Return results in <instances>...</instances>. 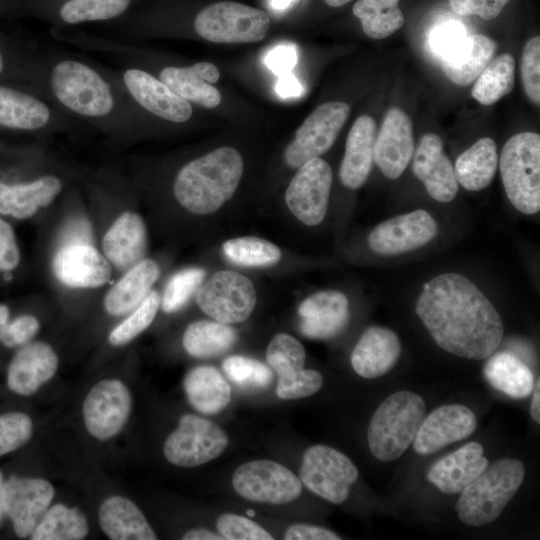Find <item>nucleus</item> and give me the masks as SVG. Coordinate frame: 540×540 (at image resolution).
I'll list each match as a JSON object with an SVG mask.
<instances>
[{
	"label": "nucleus",
	"instance_id": "aec40b11",
	"mask_svg": "<svg viewBox=\"0 0 540 540\" xmlns=\"http://www.w3.org/2000/svg\"><path fill=\"white\" fill-rule=\"evenodd\" d=\"M65 186V176L56 171H44L20 182L0 180V215L15 220L30 219L54 203Z\"/></svg>",
	"mask_w": 540,
	"mask_h": 540
},
{
	"label": "nucleus",
	"instance_id": "69168bd1",
	"mask_svg": "<svg viewBox=\"0 0 540 540\" xmlns=\"http://www.w3.org/2000/svg\"><path fill=\"white\" fill-rule=\"evenodd\" d=\"M296 0H270V5L274 10H285Z\"/></svg>",
	"mask_w": 540,
	"mask_h": 540
},
{
	"label": "nucleus",
	"instance_id": "0eeeda50",
	"mask_svg": "<svg viewBox=\"0 0 540 540\" xmlns=\"http://www.w3.org/2000/svg\"><path fill=\"white\" fill-rule=\"evenodd\" d=\"M270 17L255 7L233 2L213 3L197 13L193 28L198 36L214 43H252L262 40Z\"/></svg>",
	"mask_w": 540,
	"mask_h": 540
},
{
	"label": "nucleus",
	"instance_id": "423d86ee",
	"mask_svg": "<svg viewBox=\"0 0 540 540\" xmlns=\"http://www.w3.org/2000/svg\"><path fill=\"white\" fill-rule=\"evenodd\" d=\"M500 174L511 204L524 214L540 209V135L521 132L503 146Z\"/></svg>",
	"mask_w": 540,
	"mask_h": 540
},
{
	"label": "nucleus",
	"instance_id": "2eb2a0df",
	"mask_svg": "<svg viewBox=\"0 0 540 540\" xmlns=\"http://www.w3.org/2000/svg\"><path fill=\"white\" fill-rule=\"evenodd\" d=\"M132 395L119 379H103L87 393L82 405V416L87 432L100 441L118 435L125 427L132 411Z\"/></svg>",
	"mask_w": 540,
	"mask_h": 540
},
{
	"label": "nucleus",
	"instance_id": "4d7b16f0",
	"mask_svg": "<svg viewBox=\"0 0 540 540\" xmlns=\"http://www.w3.org/2000/svg\"><path fill=\"white\" fill-rule=\"evenodd\" d=\"M285 540H340L341 537L323 527L309 524H295L290 526L285 534Z\"/></svg>",
	"mask_w": 540,
	"mask_h": 540
},
{
	"label": "nucleus",
	"instance_id": "9d476101",
	"mask_svg": "<svg viewBox=\"0 0 540 540\" xmlns=\"http://www.w3.org/2000/svg\"><path fill=\"white\" fill-rule=\"evenodd\" d=\"M358 478V469L342 452L326 445L309 447L299 469L301 483L315 495L341 504Z\"/></svg>",
	"mask_w": 540,
	"mask_h": 540
},
{
	"label": "nucleus",
	"instance_id": "7ed1b4c3",
	"mask_svg": "<svg viewBox=\"0 0 540 540\" xmlns=\"http://www.w3.org/2000/svg\"><path fill=\"white\" fill-rule=\"evenodd\" d=\"M243 169L242 156L236 149L217 148L178 170L173 180V195L188 212L211 214L233 196Z\"/></svg>",
	"mask_w": 540,
	"mask_h": 540
},
{
	"label": "nucleus",
	"instance_id": "f8f14e48",
	"mask_svg": "<svg viewBox=\"0 0 540 540\" xmlns=\"http://www.w3.org/2000/svg\"><path fill=\"white\" fill-rule=\"evenodd\" d=\"M196 302L205 314L218 322L240 323L252 314L256 291L246 276L221 270L201 283L196 291Z\"/></svg>",
	"mask_w": 540,
	"mask_h": 540
},
{
	"label": "nucleus",
	"instance_id": "e2e57ef3",
	"mask_svg": "<svg viewBox=\"0 0 540 540\" xmlns=\"http://www.w3.org/2000/svg\"><path fill=\"white\" fill-rule=\"evenodd\" d=\"M10 321V308L5 303H0V340Z\"/></svg>",
	"mask_w": 540,
	"mask_h": 540
},
{
	"label": "nucleus",
	"instance_id": "f03ea898",
	"mask_svg": "<svg viewBox=\"0 0 540 540\" xmlns=\"http://www.w3.org/2000/svg\"><path fill=\"white\" fill-rule=\"evenodd\" d=\"M43 93L73 119L126 142L140 125V110L110 70L69 55L44 56Z\"/></svg>",
	"mask_w": 540,
	"mask_h": 540
},
{
	"label": "nucleus",
	"instance_id": "f704fd0d",
	"mask_svg": "<svg viewBox=\"0 0 540 540\" xmlns=\"http://www.w3.org/2000/svg\"><path fill=\"white\" fill-rule=\"evenodd\" d=\"M183 389L189 404L203 414L222 411L231 400V388L214 367L201 365L187 372Z\"/></svg>",
	"mask_w": 540,
	"mask_h": 540
},
{
	"label": "nucleus",
	"instance_id": "58836bf2",
	"mask_svg": "<svg viewBox=\"0 0 540 540\" xmlns=\"http://www.w3.org/2000/svg\"><path fill=\"white\" fill-rule=\"evenodd\" d=\"M170 89L188 102L206 108H215L221 102V94L198 73L195 64L190 66L165 65L156 76Z\"/></svg>",
	"mask_w": 540,
	"mask_h": 540
},
{
	"label": "nucleus",
	"instance_id": "052dcab7",
	"mask_svg": "<svg viewBox=\"0 0 540 540\" xmlns=\"http://www.w3.org/2000/svg\"><path fill=\"white\" fill-rule=\"evenodd\" d=\"M183 540H223L224 538L218 533H214L207 529H192L187 531Z\"/></svg>",
	"mask_w": 540,
	"mask_h": 540
},
{
	"label": "nucleus",
	"instance_id": "473e14b6",
	"mask_svg": "<svg viewBox=\"0 0 540 540\" xmlns=\"http://www.w3.org/2000/svg\"><path fill=\"white\" fill-rule=\"evenodd\" d=\"M496 49V42L487 36H464L440 57L442 70L455 85L469 86L492 60Z\"/></svg>",
	"mask_w": 540,
	"mask_h": 540
},
{
	"label": "nucleus",
	"instance_id": "79ce46f5",
	"mask_svg": "<svg viewBox=\"0 0 540 540\" xmlns=\"http://www.w3.org/2000/svg\"><path fill=\"white\" fill-rule=\"evenodd\" d=\"M515 83L514 58L504 53L491 60L475 80L471 95L482 105H491L509 94Z\"/></svg>",
	"mask_w": 540,
	"mask_h": 540
},
{
	"label": "nucleus",
	"instance_id": "412c9836",
	"mask_svg": "<svg viewBox=\"0 0 540 540\" xmlns=\"http://www.w3.org/2000/svg\"><path fill=\"white\" fill-rule=\"evenodd\" d=\"M438 233V225L425 210L398 215L378 224L369 234L371 250L380 255H399L421 248Z\"/></svg>",
	"mask_w": 540,
	"mask_h": 540
},
{
	"label": "nucleus",
	"instance_id": "7c9ffc66",
	"mask_svg": "<svg viewBox=\"0 0 540 540\" xmlns=\"http://www.w3.org/2000/svg\"><path fill=\"white\" fill-rule=\"evenodd\" d=\"M401 355L397 334L386 327H369L360 337L351 353L353 370L366 379L388 373Z\"/></svg>",
	"mask_w": 540,
	"mask_h": 540
},
{
	"label": "nucleus",
	"instance_id": "5fc2aeb1",
	"mask_svg": "<svg viewBox=\"0 0 540 540\" xmlns=\"http://www.w3.org/2000/svg\"><path fill=\"white\" fill-rule=\"evenodd\" d=\"M265 64L276 75L290 73L297 63V51L295 45L282 43L268 51L264 58Z\"/></svg>",
	"mask_w": 540,
	"mask_h": 540
},
{
	"label": "nucleus",
	"instance_id": "bf43d9fd",
	"mask_svg": "<svg viewBox=\"0 0 540 540\" xmlns=\"http://www.w3.org/2000/svg\"><path fill=\"white\" fill-rule=\"evenodd\" d=\"M194 64L198 73L206 82L214 84L219 80L220 71L214 64L205 61Z\"/></svg>",
	"mask_w": 540,
	"mask_h": 540
},
{
	"label": "nucleus",
	"instance_id": "37998d69",
	"mask_svg": "<svg viewBox=\"0 0 540 540\" xmlns=\"http://www.w3.org/2000/svg\"><path fill=\"white\" fill-rule=\"evenodd\" d=\"M225 256L234 264L247 267L269 266L281 259L280 249L258 237H240L222 245Z\"/></svg>",
	"mask_w": 540,
	"mask_h": 540
},
{
	"label": "nucleus",
	"instance_id": "603ef678",
	"mask_svg": "<svg viewBox=\"0 0 540 540\" xmlns=\"http://www.w3.org/2000/svg\"><path fill=\"white\" fill-rule=\"evenodd\" d=\"M21 263V251L11 224L0 215V273L11 275Z\"/></svg>",
	"mask_w": 540,
	"mask_h": 540
},
{
	"label": "nucleus",
	"instance_id": "a18cd8bd",
	"mask_svg": "<svg viewBox=\"0 0 540 540\" xmlns=\"http://www.w3.org/2000/svg\"><path fill=\"white\" fill-rule=\"evenodd\" d=\"M204 277L205 271L198 267H189L174 273L160 296L162 311L171 314L184 307L190 297L196 293Z\"/></svg>",
	"mask_w": 540,
	"mask_h": 540
},
{
	"label": "nucleus",
	"instance_id": "de8ad7c7",
	"mask_svg": "<svg viewBox=\"0 0 540 540\" xmlns=\"http://www.w3.org/2000/svg\"><path fill=\"white\" fill-rule=\"evenodd\" d=\"M33 421L23 412L0 415V457L14 452L29 442L33 435Z\"/></svg>",
	"mask_w": 540,
	"mask_h": 540
},
{
	"label": "nucleus",
	"instance_id": "6ab92c4d",
	"mask_svg": "<svg viewBox=\"0 0 540 540\" xmlns=\"http://www.w3.org/2000/svg\"><path fill=\"white\" fill-rule=\"evenodd\" d=\"M332 179L330 165L319 157L298 168L286 189L285 201L291 213L303 224L316 226L324 220Z\"/></svg>",
	"mask_w": 540,
	"mask_h": 540
},
{
	"label": "nucleus",
	"instance_id": "ddd939ff",
	"mask_svg": "<svg viewBox=\"0 0 540 540\" xmlns=\"http://www.w3.org/2000/svg\"><path fill=\"white\" fill-rule=\"evenodd\" d=\"M232 486L244 499L273 505L293 502L302 492L300 479L282 464L270 460L240 465L232 476Z\"/></svg>",
	"mask_w": 540,
	"mask_h": 540
},
{
	"label": "nucleus",
	"instance_id": "a19ab883",
	"mask_svg": "<svg viewBox=\"0 0 540 540\" xmlns=\"http://www.w3.org/2000/svg\"><path fill=\"white\" fill-rule=\"evenodd\" d=\"M398 3L399 0H357L352 13L360 20L367 37L384 39L404 24V16Z\"/></svg>",
	"mask_w": 540,
	"mask_h": 540
},
{
	"label": "nucleus",
	"instance_id": "6e6552de",
	"mask_svg": "<svg viewBox=\"0 0 540 540\" xmlns=\"http://www.w3.org/2000/svg\"><path fill=\"white\" fill-rule=\"evenodd\" d=\"M111 73L125 94L143 112L176 124L191 119L193 108L190 102L149 71L124 64L121 69L112 70Z\"/></svg>",
	"mask_w": 540,
	"mask_h": 540
},
{
	"label": "nucleus",
	"instance_id": "1a4fd4ad",
	"mask_svg": "<svg viewBox=\"0 0 540 540\" xmlns=\"http://www.w3.org/2000/svg\"><path fill=\"white\" fill-rule=\"evenodd\" d=\"M51 272L61 286L89 291L109 284L114 270L99 247L83 238H73L55 250Z\"/></svg>",
	"mask_w": 540,
	"mask_h": 540
},
{
	"label": "nucleus",
	"instance_id": "4be33fe9",
	"mask_svg": "<svg viewBox=\"0 0 540 540\" xmlns=\"http://www.w3.org/2000/svg\"><path fill=\"white\" fill-rule=\"evenodd\" d=\"M53 485L44 478L11 476L5 482V512L19 538L30 537L51 506Z\"/></svg>",
	"mask_w": 540,
	"mask_h": 540
},
{
	"label": "nucleus",
	"instance_id": "dca6fc26",
	"mask_svg": "<svg viewBox=\"0 0 540 540\" xmlns=\"http://www.w3.org/2000/svg\"><path fill=\"white\" fill-rule=\"evenodd\" d=\"M349 114L350 106L341 101H330L317 107L296 130L294 140L286 147V164L299 168L327 152Z\"/></svg>",
	"mask_w": 540,
	"mask_h": 540
},
{
	"label": "nucleus",
	"instance_id": "a878e982",
	"mask_svg": "<svg viewBox=\"0 0 540 540\" xmlns=\"http://www.w3.org/2000/svg\"><path fill=\"white\" fill-rule=\"evenodd\" d=\"M59 356L44 341H31L17 349L7 368V386L20 396H31L56 374Z\"/></svg>",
	"mask_w": 540,
	"mask_h": 540
},
{
	"label": "nucleus",
	"instance_id": "39448f33",
	"mask_svg": "<svg viewBox=\"0 0 540 540\" xmlns=\"http://www.w3.org/2000/svg\"><path fill=\"white\" fill-rule=\"evenodd\" d=\"M525 477L523 463L514 458L494 462L460 493L455 509L459 519L470 526L495 521L519 490Z\"/></svg>",
	"mask_w": 540,
	"mask_h": 540
},
{
	"label": "nucleus",
	"instance_id": "680f3d73",
	"mask_svg": "<svg viewBox=\"0 0 540 540\" xmlns=\"http://www.w3.org/2000/svg\"><path fill=\"white\" fill-rule=\"evenodd\" d=\"M533 390L534 391H532L533 397L531 400L530 414L533 420L539 424L540 423V382H539V379L536 380Z\"/></svg>",
	"mask_w": 540,
	"mask_h": 540
},
{
	"label": "nucleus",
	"instance_id": "ea45409f",
	"mask_svg": "<svg viewBox=\"0 0 540 540\" xmlns=\"http://www.w3.org/2000/svg\"><path fill=\"white\" fill-rule=\"evenodd\" d=\"M89 533L85 514L77 507L57 503L48 508L36 525L32 540H81Z\"/></svg>",
	"mask_w": 540,
	"mask_h": 540
},
{
	"label": "nucleus",
	"instance_id": "e433bc0d",
	"mask_svg": "<svg viewBox=\"0 0 540 540\" xmlns=\"http://www.w3.org/2000/svg\"><path fill=\"white\" fill-rule=\"evenodd\" d=\"M498 166L497 147L492 138L484 137L462 152L454 172L457 182L466 190L479 191L493 180Z\"/></svg>",
	"mask_w": 540,
	"mask_h": 540
},
{
	"label": "nucleus",
	"instance_id": "09e8293b",
	"mask_svg": "<svg viewBox=\"0 0 540 540\" xmlns=\"http://www.w3.org/2000/svg\"><path fill=\"white\" fill-rule=\"evenodd\" d=\"M218 533L227 540H272L273 536L253 520L233 514H222L216 522Z\"/></svg>",
	"mask_w": 540,
	"mask_h": 540
},
{
	"label": "nucleus",
	"instance_id": "5701e85b",
	"mask_svg": "<svg viewBox=\"0 0 540 540\" xmlns=\"http://www.w3.org/2000/svg\"><path fill=\"white\" fill-rule=\"evenodd\" d=\"M99 248L114 271L123 272L144 259L148 232L141 215L134 210L121 211L104 231Z\"/></svg>",
	"mask_w": 540,
	"mask_h": 540
},
{
	"label": "nucleus",
	"instance_id": "8fccbe9b",
	"mask_svg": "<svg viewBox=\"0 0 540 540\" xmlns=\"http://www.w3.org/2000/svg\"><path fill=\"white\" fill-rule=\"evenodd\" d=\"M521 78L526 96L540 103V37H532L524 46L521 58Z\"/></svg>",
	"mask_w": 540,
	"mask_h": 540
},
{
	"label": "nucleus",
	"instance_id": "c9c22d12",
	"mask_svg": "<svg viewBox=\"0 0 540 540\" xmlns=\"http://www.w3.org/2000/svg\"><path fill=\"white\" fill-rule=\"evenodd\" d=\"M483 374L494 389L514 399L528 397L535 384L531 369L510 352H494L487 357Z\"/></svg>",
	"mask_w": 540,
	"mask_h": 540
},
{
	"label": "nucleus",
	"instance_id": "13d9d810",
	"mask_svg": "<svg viewBox=\"0 0 540 540\" xmlns=\"http://www.w3.org/2000/svg\"><path fill=\"white\" fill-rule=\"evenodd\" d=\"M276 91L281 98H292L300 96L303 93V87L290 72L280 75L277 81Z\"/></svg>",
	"mask_w": 540,
	"mask_h": 540
},
{
	"label": "nucleus",
	"instance_id": "4c0bfd02",
	"mask_svg": "<svg viewBox=\"0 0 540 540\" xmlns=\"http://www.w3.org/2000/svg\"><path fill=\"white\" fill-rule=\"evenodd\" d=\"M235 329L218 321L200 320L190 323L182 337L185 351L195 358L218 356L234 346Z\"/></svg>",
	"mask_w": 540,
	"mask_h": 540
},
{
	"label": "nucleus",
	"instance_id": "3c124183",
	"mask_svg": "<svg viewBox=\"0 0 540 540\" xmlns=\"http://www.w3.org/2000/svg\"><path fill=\"white\" fill-rule=\"evenodd\" d=\"M40 329V321L35 315L21 314L10 319L0 343L6 348L18 349L33 341Z\"/></svg>",
	"mask_w": 540,
	"mask_h": 540
},
{
	"label": "nucleus",
	"instance_id": "b1692460",
	"mask_svg": "<svg viewBox=\"0 0 540 540\" xmlns=\"http://www.w3.org/2000/svg\"><path fill=\"white\" fill-rule=\"evenodd\" d=\"M477 427L475 414L460 404H447L425 416L413 440L419 455H430L445 446L468 438Z\"/></svg>",
	"mask_w": 540,
	"mask_h": 540
},
{
	"label": "nucleus",
	"instance_id": "c85d7f7f",
	"mask_svg": "<svg viewBox=\"0 0 540 540\" xmlns=\"http://www.w3.org/2000/svg\"><path fill=\"white\" fill-rule=\"evenodd\" d=\"M161 269L158 263L144 258L122 272V275L105 292L102 306L111 317H124L139 306L158 280Z\"/></svg>",
	"mask_w": 540,
	"mask_h": 540
},
{
	"label": "nucleus",
	"instance_id": "9b49d317",
	"mask_svg": "<svg viewBox=\"0 0 540 540\" xmlns=\"http://www.w3.org/2000/svg\"><path fill=\"white\" fill-rule=\"evenodd\" d=\"M228 441L226 433L214 422L185 414L179 419L177 428L166 438L163 454L172 465L191 468L220 456Z\"/></svg>",
	"mask_w": 540,
	"mask_h": 540
},
{
	"label": "nucleus",
	"instance_id": "c756f323",
	"mask_svg": "<svg viewBox=\"0 0 540 540\" xmlns=\"http://www.w3.org/2000/svg\"><path fill=\"white\" fill-rule=\"evenodd\" d=\"M480 443L471 441L437 460L427 479L445 494L460 493L488 466Z\"/></svg>",
	"mask_w": 540,
	"mask_h": 540
},
{
	"label": "nucleus",
	"instance_id": "4468645a",
	"mask_svg": "<svg viewBox=\"0 0 540 540\" xmlns=\"http://www.w3.org/2000/svg\"><path fill=\"white\" fill-rule=\"evenodd\" d=\"M0 126L46 133L69 130L74 119L43 95L0 84Z\"/></svg>",
	"mask_w": 540,
	"mask_h": 540
},
{
	"label": "nucleus",
	"instance_id": "2f4dec72",
	"mask_svg": "<svg viewBox=\"0 0 540 540\" xmlns=\"http://www.w3.org/2000/svg\"><path fill=\"white\" fill-rule=\"evenodd\" d=\"M375 140L374 119L369 115L359 116L348 133L339 171L345 187L358 189L366 182L374 161Z\"/></svg>",
	"mask_w": 540,
	"mask_h": 540
},
{
	"label": "nucleus",
	"instance_id": "393cba45",
	"mask_svg": "<svg viewBox=\"0 0 540 540\" xmlns=\"http://www.w3.org/2000/svg\"><path fill=\"white\" fill-rule=\"evenodd\" d=\"M414 150L409 116L398 107L389 109L375 140L374 161L378 168L386 178L397 179L411 161Z\"/></svg>",
	"mask_w": 540,
	"mask_h": 540
},
{
	"label": "nucleus",
	"instance_id": "774afa93",
	"mask_svg": "<svg viewBox=\"0 0 540 540\" xmlns=\"http://www.w3.org/2000/svg\"><path fill=\"white\" fill-rule=\"evenodd\" d=\"M5 66H6V63H5V57H4L3 51H2L1 48H0V76H1V75L3 74V72H4Z\"/></svg>",
	"mask_w": 540,
	"mask_h": 540
},
{
	"label": "nucleus",
	"instance_id": "a211bd4d",
	"mask_svg": "<svg viewBox=\"0 0 540 540\" xmlns=\"http://www.w3.org/2000/svg\"><path fill=\"white\" fill-rule=\"evenodd\" d=\"M305 357L301 342L289 334H277L270 341L266 359L278 374L276 393L279 398H305L322 388L321 374L312 369H304Z\"/></svg>",
	"mask_w": 540,
	"mask_h": 540
},
{
	"label": "nucleus",
	"instance_id": "6e6d98bb",
	"mask_svg": "<svg viewBox=\"0 0 540 540\" xmlns=\"http://www.w3.org/2000/svg\"><path fill=\"white\" fill-rule=\"evenodd\" d=\"M465 31L458 23H445L437 27L430 39L431 48L439 57L451 50L463 37Z\"/></svg>",
	"mask_w": 540,
	"mask_h": 540
},
{
	"label": "nucleus",
	"instance_id": "338daca9",
	"mask_svg": "<svg viewBox=\"0 0 540 540\" xmlns=\"http://www.w3.org/2000/svg\"><path fill=\"white\" fill-rule=\"evenodd\" d=\"M350 1L351 0H324V2L330 7H340L349 3Z\"/></svg>",
	"mask_w": 540,
	"mask_h": 540
},
{
	"label": "nucleus",
	"instance_id": "cd10ccee",
	"mask_svg": "<svg viewBox=\"0 0 540 540\" xmlns=\"http://www.w3.org/2000/svg\"><path fill=\"white\" fill-rule=\"evenodd\" d=\"M300 331L311 339H329L339 334L349 321L347 297L334 290L315 293L298 308Z\"/></svg>",
	"mask_w": 540,
	"mask_h": 540
},
{
	"label": "nucleus",
	"instance_id": "bb28decb",
	"mask_svg": "<svg viewBox=\"0 0 540 540\" xmlns=\"http://www.w3.org/2000/svg\"><path fill=\"white\" fill-rule=\"evenodd\" d=\"M412 170L431 198L438 202L452 201L458 192L454 167L443 152L441 138L434 133L423 135L414 150Z\"/></svg>",
	"mask_w": 540,
	"mask_h": 540
},
{
	"label": "nucleus",
	"instance_id": "c03bdc74",
	"mask_svg": "<svg viewBox=\"0 0 540 540\" xmlns=\"http://www.w3.org/2000/svg\"><path fill=\"white\" fill-rule=\"evenodd\" d=\"M160 308V294L152 290L144 301L134 310L124 316L108 334V342L111 346H125L142 332H144L154 321Z\"/></svg>",
	"mask_w": 540,
	"mask_h": 540
},
{
	"label": "nucleus",
	"instance_id": "49530a36",
	"mask_svg": "<svg viewBox=\"0 0 540 540\" xmlns=\"http://www.w3.org/2000/svg\"><path fill=\"white\" fill-rule=\"evenodd\" d=\"M222 368L233 383L243 388H264L273 379V373L268 366L241 355L227 357Z\"/></svg>",
	"mask_w": 540,
	"mask_h": 540
},
{
	"label": "nucleus",
	"instance_id": "20e7f679",
	"mask_svg": "<svg viewBox=\"0 0 540 540\" xmlns=\"http://www.w3.org/2000/svg\"><path fill=\"white\" fill-rule=\"evenodd\" d=\"M426 416L424 399L411 391H397L374 412L367 429L372 455L383 462L398 459L412 444Z\"/></svg>",
	"mask_w": 540,
	"mask_h": 540
},
{
	"label": "nucleus",
	"instance_id": "f3484780",
	"mask_svg": "<svg viewBox=\"0 0 540 540\" xmlns=\"http://www.w3.org/2000/svg\"><path fill=\"white\" fill-rule=\"evenodd\" d=\"M135 0H23L22 11L41 19L53 29L87 23L112 22L129 11Z\"/></svg>",
	"mask_w": 540,
	"mask_h": 540
},
{
	"label": "nucleus",
	"instance_id": "864d4df0",
	"mask_svg": "<svg viewBox=\"0 0 540 540\" xmlns=\"http://www.w3.org/2000/svg\"><path fill=\"white\" fill-rule=\"evenodd\" d=\"M509 0H448L451 9L464 16L477 15L484 20L496 18Z\"/></svg>",
	"mask_w": 540,
	"mask_h": 540
},
{
	"label": "nucleus",
	"instance_id": "f257e3e1",
	"mask_svg": "<svg viewBox=\"0 0 540 540\" xmlns=\"http://www.w3.org/2000/svg\"><path fill=\"white\" fill-rule=\"evenodd\" d=\"M415 311L436 344L462 358L486 359L503 338V322L493 304L457 273H444L425 283Z\"/></svg>",
	"mask_w": 540,
	"mask_h": 540
},
{
	"label": "nucleus",
	"instance_id": "0e129e2a",
	"mask_svg": "<svg viewBox=\"0 0 540 540\" xmlns=\"http://www.w3.org/2000/svg\"><path fill=\"white\" fill-rule=\"evenodd\" d=\"M5 482L3 473L0 470V526L6 516L5 512Z\"/></svg>",
	"mask_w": 540,
	"mask_h": 540
},
{
	"label": "nucleus",
	"instance_id": "72a5a7b5",
	"mask_svg": "<svg viewBox=\"0 0 540 540\" xmlns=\"http://www.w3.org/2000/svg\"><path fill=\"white\" fill-rule=\"evenodd\" d=\"M99 525L111 540H155L157 536L140 508L130 499L113 495L98 510Z\"/></svg>",
	"mask_w": 540,
	"mask_h": 540
}]
</instances>
